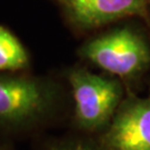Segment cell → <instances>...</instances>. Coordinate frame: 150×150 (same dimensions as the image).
Returning <instances> with one entry per match:
<instances>
[{
	"label": "cell",
	"instance_id": "cell-5",
	"mask_svg": "<svg viewBox=\"0 0 150 150\" xmlns=\"http://www.w3.org/2000/svg\"><path fill=\"white\" fill-rule=\"evenodd\" d=\"M68 21L80 30H92L109 23L147 17L150 0H57Z\"/></svg>",
	"mask_w": 150,
	"mask_h": 150
},
{
	"label": "cell",
	"instance_id": "cell-8",
	"mask_svg": "<svg viewBox=\"0 0 150 150\" xmlns=\"http://www.w3.org/2000/svg\"><path fill=\"white\" fill-rule=\"evenodd\" d=\"M145 21L147 22V25H148V27L150 29V2H149V6H148V11H147V17H146Z\"/></svg>",
	"mask_w": 150,
	"mask_h": 150
},
{
	"label": "cell",
	"instance_id": "cell-3",
	"mask_svg": "<svg viewBox=\"0 0 150 150\" xmlns=\"http://www.w3.org/2000/svg\"><path fill=\"white\" fill-rule=\"evenodd\" d=\"M57 92L38 78L0 74V128L35 125L52 111Z\"/></svg>",
	"mask_w": 150,
	"mask_h": 150
},
{
	"label": "cell",
	"instance_id": "cell-1",
	"mask_svg": "<svg viewBox=\"0 0 150 150\" xmlns=\"http://www.w3.org/2000/svg\"><path fill=\"white\" fill-rule=\"evenodd\" d=\"M80 56L110 75L134 79L150 68V41L137 28L121 26L87 41Z\"/></svg>",
	"mask_w": 150,
	"mask_h": 150
},
{
	"label": "cell",
	"instance_id": "cell-6",
	"mask_svg": "<svg viewBox=\"0 0 150 150\" xmlns=\"http://www.w3.org/2000/svg\"><path fill=\"white\" fill-rule=\"evenodd\" d=\"M29 56L20 40L0 25V72H15L27 68Z\"/></svg>",
	"mask_w": 150,
	"mask_h": 150
},
{
	"label": "cell",
	"instance_id": "cell-4",
	"mask_svg": "<svg viewBox=\"0 0 150 150\" xmlns=\"http://www.w3.org/2000/svg\"><path fill=\"white\" fill-rule=\"evenodd\" d=\"M107 150H150V96L123 99L102 137Z\"/></svg>",
	"mask_w": 150,
	"mask_h": 150
},
{
	"label": "cell",
	"instance_id": "cell-9",
	"mask_svg": "<svg viewBox=\"0 0 150 150\" xmlns=\"http://www.w3.org/2000/svg\"><path fill=\"white\" fill-rule=\"evenodd\" d=\"M0 150H2V149H0Z\"/></svg>",
	"mask_w": 150,
	"mask_h": 150
},
{
	"label": "cell",
	"instance_id": "cell-7",
	"mask_svg": "<svg viewBox=\"0 0 150 150\" xmlns=\"http://www.w3.org/2000/svg\"><path fill=\"white\" fill-rule=\"evenodd\" d=\"M51 150H107L102 144L100 146L89 140H69L61 142Z\"/></svg>",
	"mask_w": 150,
	"mask_h": 150
},
{
	"label": "cell",
	"instance_id": "cell-2",
	"mask_svg": "<svg viewBox=\"0 0 150 150\" xmlns=\"http://www.w3.org/2000/svg\"><path fill=\"white\" fill-rule=\"evenodd\" d=\"M68 80L78 126L90 132L106 130L123 100L121 82L81 68L71 70Z\"/></svg>",
	"mask_w": 150,
	"mask_h": 150
}]
</instances>
